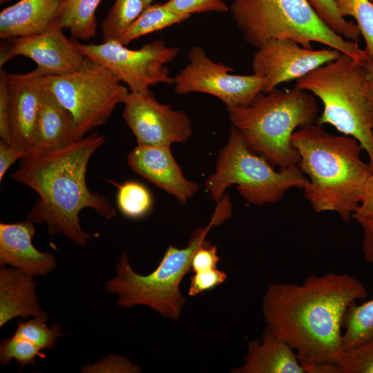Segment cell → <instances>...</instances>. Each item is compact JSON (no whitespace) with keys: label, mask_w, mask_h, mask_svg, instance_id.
<instances>
[{"label":"cell","mask_w":373,"mask_h":373,"mask_svg":"<svg viewBox=\"0 0 373 373\" xmlns=\"http://www.w3.org/2000/svg\"><path fill=\"white\" fill-rule=\"evenodd\" d=\"M140 368L130 360L119 355L111 354L93 364L85 365L80 369L84 373H135Z\"/></svg>","instance_id":"obj_33"},{"label":"cell","mask_w":373,"mask_h":373,"mask_svg":"<svg viewBox=\"0 0 373 373\" xmlns=\"http://www.w3.org/2000/svg\"><path fill=\"white\" fill-rule=\"evenodd\" d=\"M291 142L300 156L298 166L309 178L304 195L314 211L336 212L350 222L372 173L361 158L360 143L330 134L318 123L296 131Z\"/></svg>","instance_id":"obj_3"},{"label":"cell","mask_w":373,"mask_h":373,"mask_svg":"<svg viewBox=\"0 0 373 373\" xmlns=\"http://www.w3.org/2000/svg\"><path fill=\"white\" fill-rule=\"evenodd\" d=\"M47 75L38 68L6 75L12 143L26 155L34 153L36 124Z\"/></svg>","instance_id":"obj_15"},{"label":"cell","mask_w":373,"mask_h":373,"mask_svg":"<svg viewBox=\"0 0 373 373\" xmlns=\"http://www.w3.org/2000/svg\"><path fill=\"white\" fill-rule=\"evenodd\" d=\"M46 321L33 318L18 323L13 337L27 340L42 350L55 347L57 338L62 336L61 328L58 325L48 328Z\"/></svg>","instance_id":"obj_29"},{"label":"cell","mask_w":373,"mask_h":373,"mask_svg":"<svg viewBox=\"0 0 373 373\" xmlns=\"http://www.w3.org/2000/svg\"><path fill=\"white\" fill-rule=\"evenodd\" d=\"M343 347L353 348L373 338V299L358 305L352 302L343 321Z\"/></svg>","instance_id":"obj_24"},{"label":"cell","mask_w":373,"mask_h":373,"mask_svg":"<svg viewBox=\"0 0 373 373\" xmlns=\"http://www.w3.org/2000/svg\"><path fill=\"white\" fill-rule=\"evenodd\" d=\"M189 63L173 78L174 90L186 95L198 92L220 99L227 108L249 104L262 91L263 79L255 74L233 75V68L212 61L200 46L192 47Z\"/></svg>","instance_id":"obj_11"},{"label":"cell","mask_w":373,"mask_h":373,"mask_svg":"<svg viewBox=\"0 0 373 373\" xmlns=\"http://www.w3.org/2000/svg\"><path fill=\"white\" fill-rule=\"evenodd\" d=\"M102 0H62L58 22L75 39L86 41L97 34L96 10Z\"/></svg>","instance_id":"obj_22"},{"label":"cell","mask_w":373,"mask_h":373,"mask_svg":"<svg viewBox=\"0 0 373 373\" xmlns=\"http://www.w3.org/2000/svg\"><path fill=\"white\" fill-rule=\"evenodd\" d=\"M146 7L144 0H115L102 23L103 41H118Z\"/></svg>","instance_id":"obj_25"},{"label":"cell","mask_w":373,"mask_h":373,"mask_svg":"<svg viewBox=\"0 0 373 373\" xmlns=\"http://www.w3.org/2000/svg\"><path fill=\"white\" fill-rule=\"evenodd\" d=\"M227 111L232 126L251 151L271 164L287 168L300 161L293 134L315 123L319 109L314 95L294 87L261 92L249 104Z\"/></svg>","instance_id":"obj_4"},{"label":"cell","mask_w":373,"mask_h":373,"mask_svg":"<svg viewBox=\"0 0 373 373\" xmlns=\"http://www.w3.org/2000/svg\"><path fill=\"white\" fill-rule=\"evenodd\" d=\"M220 224L212 215L209 223L197 229L187 246L178 249L169 245L159 265L151 273L140 275L131 267L126 254H123L115 267L116 276L105 284V290L117 295V304L126 308L143 305L162 316L178 320L186 302L180 285L184 276L191 270L195 251L207 240L211 227Z\"/></svg>","instance_id":"obj_7"},{"label":"cell","mask_w":373,"mask_h":373,"mask_svg":"<svg viewBox=\"0 0 373 373\" xmlns=\"http://www.w3.org/2000/svg\"><path fill=\"white\" fill-rule=\"evenodd\" d=\"M104 142V135L94 132L65 148L22 157L11 178L39 196L26 218L46 224L51 235L61 233L86 246L93 235L82 229L80 211L92 209L106 219L116 214L111 202L86 184L88 162Z\"/></svg>","instance_id":"obj_2"},{"label":"cell","mask_w":373,"mask_h":373,"mask_svg":"<svg viewBox=\"0 0 373 373\" xmlns=\"http://www.w3.org/2000/svg\"><path fill=\"white\" fill-rule=\"evenodd\" d=\"M295 87L312 93L322 102L318 124L332 125L360 143L373 173V102L363 63L341 53L297 79Z\"/></svg>","instance_id":"obj_5"},{"label":"cell","mask_w":373,"mask_h":373,"mask_svg":"<svg viewBox=\"0 0 373 373\" xmlns=\"http://www.w3.org/2000/svg\"><path fill=\"white\" fill-rule=\"evenodd\" d=\"M75 43L86 58L110 70L131 92L145 93L151 86L174 83L164 65L178 56L179 48L168 46L162 41L147 43L138 50L129 49L117 41L100 44Z\"/></svg>","instance_id":"obj_10"},{"label":"cell","mask_w":373,"mask_h":373,"mask_svg":"<svg viewBox=\"0 0 373 373\" xmlns=\"http://www.w3.org/2000/svg\"><path fill=\"white\" fill-rule=\"evenodd\" d=\"M117 204L126 217L139 219L146 216L152 207V196L149 189L136 181L117 185Z\"/></svg>","instance_id":"obj_26"},{"label":"cell","mask_w":373,"mask_h":373,"mask_svg":"<svg viewBox=\"0 0 373 373\" xmlns=\"http://www.w3.org/2000/svg\"><path fill=\"white\" fill-rule=\"evenodd\" d=\"M110 70L86 57L77 70L62 75H47L46 84L71 114L77 140L104 124L128 91Z\"/></svg>","instance_id":"obj_9"},{"label":"cell","mask_w":373,"mask_h":373,"mask_svg":"<svg viewBox=\"0 0 373 373\" xmlns=\"http://www.w3.org/2000/svg\"><path fill=\"white\" fill-rule=\"evenodd\" d=\"M34 277L15 268H0V327L16 317L47 321L38 302Z\"/></svg>","instance_id":"obj_19"},{"label":"cell","mask_w":373,"mask_h":373,"mask_svg":"<svg viewBox=\"0 0 373 373\" xmlns=\"http://www.w3.org/2000/svg\"><path fill=\"white\" fill-rule=\"evenodd\" d=\"M363 63L366 70L367 82L370 98L373 102V63L368 61H364Z\"/></svg>","instance_id":"obj_41"},{"label":"cell","mask_w":373,"mask_h":373,"mask_svg":"<svg viewBox=\"0 0 373 373\" xmlns=\"http://www.w3.org/2000/svg\"><path fill=\"white\" fill-rule=\"evenodd\" d=\"M41 349L32 343L15 337L8 338L0 345V361L2 365L15 359L21 367L35 364L37 357L45 358Z\"/></svg>","instance_id":"obj_30"},{"label":"cell","mask_w":373,"mask_h":373,"mask_svg":"<svg viewBox=\"0 0 373 373\" xmlns=\"http://www.w3.org/2000/svg\"><path fill=\"white\" fill-rule=\"evenodd\" d=\"M8 0H0V3L2 4V3H6V1H8Z\"/></svg>","instance_id":"obj_43"},{"label":"cell","mask_w":373,"mask_h":373,"mask_svg":"<svg viewBox=\"0 0 373 373\" xmlns=\"http://www.w3.org/2000/svg\"><path fill=\"white\" fill-rule=\"evenodd\" d=\"M128 164L135 173L173 195L181 204H186L198 190V184L184 177L171 146L137 144L128 154Z\"/></svg>","instance_id":"obj_16"},{"label":"cell","mask_w":373,"mask_h":373,"mask_svg":"<svg viewBox=\"0 0 373 373\" xmlns=\"http://www.w3.org/2000/svg\"><path fill=\"white\" fill-rule=\"evenodd\" d=\"M227 278L224 271L216 268L194 272L191 278L188 294L197 296L222 284Z\"/></svg>","instance_id":"obj_34"},{"label":"cell","mask_w":373,"mask_h":373,"mask_svg":"<svg viewBox=\"0 0 373 373\" xmlns=\"http://www.w3.org/2000/svg\"><path fill=\"white\" fill-rule=\"evenodd\" d=\"M341 54L332 48L313 49L289 39H274L257 48L251 66L254 73L263 79L262 92L267 93L280 84L304 77Z\"/></svg>","instance_id":"obj_13"},{"label":"cell","mask_w":373,"mask_h":373,"mask_svg":"<svg viewBox=\"0 0 373 373\" xmlns=\"http://www.w3.org/2000/svg\"><path fill=\"white\" fill-rule=\"evenodd\" d=\"M361 226L363 233L362 252L365 261L373 264V214L352 216Z\"/></svg>","instance_id":"obj_37"},{"label":"cell","mask_w":373,"mask_h":373,"mask_svg":"<svg viewBox=\"0 0 373 373\" xmlns=\"http://www.w3.org/2000/svg\"><path fill=\"white\" fill-rule=\"evenodd\" d=\"M336 363L342 373H373V338L343 350Z\"/></svg>","instance_id":"obj_31"},{"label":"cell","mask_w":373,"mask_h":373,"mask_svg":"<svg viewBox=\"0 0 373 373\" xmlns=\"http://www.w3.org/2000/svg\"><path fill=\"white\" fill-rule=\"evenodd\" d=\"M189 17L173 12L164 3H151L144 8L117 41L126 46L135 39L184 21Z\"/></svg>","instance_id":"obj_23"},{"label":"cell","mask_w":373,"mask_h":373,"mask_svg":"<svg viewBox=\"0 0 373 373\" xmlns=\"http://www.w3.org/2000/svg\"><path fill=\"white\" fill-rule=\"evenodd\" d=\"M372 132H373V124H372Z\"/></svg>","instance_id":"obj_45"},{"label":"cell","mask_w":373,"mask_h":373,"mask_svg":"<svg viewBox=\"0 0 373 373\" xmlns=\"http://www.w3.org/2000/svg\"><path fill=\"white\" fill-rule=\"evenodd\" d=\"M62 0H20L0 12V37H28L59 26Z\"/></svg>","instance_id":"obj_18"},{"label":"cell","mask_w":373,"mask_h":373,"mask_svg":"<svg viewBox=\"0 0 373 373\" xmlns=\"http://www.w3.org/2000/svg\"><path fill=\"white\" fill-rule=\"evenodd\" d=\"M305 373H342L337 363H319L303 365Z\"/></svg>","instance_id":"obj_40"},{"label":"cell","mask_w":373,"mask_h":373,"mask_svg":"<svg viewBox=\"0 0 373 373\" xmlns=\"http://www.w3.org/2000/svg\"><path fill=\"white\" fill-rule=\"evenodd\" d=\"M219 260L220 257L217 254V247L206 241L193 254L191 270L194 273L216 268Z\"/></svg>","instance_id":"obj_36"},{"label":"cell","mask_w":373,"mask_h":373,"mask_svg":"<svg viewBox=\"0 0 373 373\" xmlns=\"http://www.w3.org/2000/svg\"><path fill=\"white\" fill-rule=\"evenodd\" d=\"M164 4L173 12L189 16L207 12H225L229 10L223 0H169Z\"/></svg>","instance_id":"obj_32"},{"label":"cell","mask_w":373,"mask_h":373,"mask_svg":"<svg viewBox=\"0 0 373 373\" xmlns=\"http://www.w3.org/2000/svg\"><path fill=\"white\" fill-rule=\"evenodd\" d=\"M341 16L354 18L363 36L367 61L373 63V4L370 0H335Z\"/></svg>","instance_id":"obj_27"},{"label":"cell","mask_w":373,"mask_h":373,"mask_svg":"<svg viewBox=\"0 0 373 373\" xmlns=\"http://www.w3.org/2000/svg\"><path fill=\"white\" fill-rule=\"evenodd\" d=\"M76 141L71 114L46 84L36 124L33 154L61 149Z\"/></svg>","instance_id":"obj_21"},{"label":"cell","mask_w":373,"mask_h":373,"mask_svg":"<svg viewBox=\"0 0 373 373\" xmlns=\"http://www.w3.org/2000/svg\"><path fill=\"white\" fill-rule=\"evenodd\" d=\"M370 214H373V173L370 175L366 182L362 200L352 216Z\"/></svg>","instance_id":"obj_39"},{"label":"cell","mask_w":373,"mask_h":373,"mask_svg":"<svg viewBox=\"0 0 373 373\" xmlns=\"http://www.w3.org/2000/svg\"><path fill=\"white\" fill-rule=\"evenodd\" d=\"M309 179L298 165L276 171L262 156L251 151L231 126L227 142L220 150L215 171L205 181L212 200L219 202L232 185L249 203L278 202L291 189H304Z\"/></svg>","instance_id":"obj_8"},{"label":"cell","mask_w":373,"mask_h":373,"mask_svg":"<svg viewBox=\"0 0 373 373\" xmlns=\"http://www.w3.org/2000/svg\"><path fill=\"white\" fill-rule=\"evenodd\" d=\"M60 26L45 32L7 39L1 45L0 66L10 59L23 56L33 60L37 68L48 75H62L78 70L86 57L75 41L68 39Z\"/></svg>","instance_id":"obj_14"},{"label":"cell","mask_w":373,"mask_h":373,"mask_svg":"<svg viewBox=\"0 0 373 373\" xmlns=\"http://www.w3.org/2000/svg\"><path fill=\"white\" fill-rule=\"evenodd\" d=\"M123 104V119L139 145L171 146L192 135L189 116L159 102L150 90L130 91Z\"/></svg>","instance_id":"obj_12"},{"label":"cell","mask_w":373,"mask_h":373,"mask_svg":"<svg viewBox=\"0 0 373 373\" xmlns=\"http://www.w3.org/2000/svg\"><path fill=\"white\" fill-rule=\"evenodd\" d=\"M154 0H144V3L146 5V6L151 4V3Z\"/></svg>","instance_id":"obj_42"},{"label":"cell","mask_w":373,"mask_h":373,"mask_svg":"<svg viewBox=\"0 0 373 373\" xmlns=\"http://www.w3.org/2000/svg\"><path fill=\"white\" fill-rule=\"evenodd\" d=\"M370 1L372 2V3L373 4V0H370Z\"/></svg>","instance_id":"obj_44"},{"label":"cell","mask_w":373,"mask_h":373,"mask_svg":"<svg viewBox=\"0 0 373 373\" xmlns=\"http://www.w3.org/2000/svg\"><path fill=\"white\" fill-rule=\"evenodd\" d=\"M26 155L12 143L0 141V180L8 169L19 159Z\"/></svg>","instance_id":"obj_38"},{"label":"cell","mask_w":373,"mask_h":373,"mask_svg":"<svg viewBox=\"0 0 373 373\" xmlns=\"http://www.w3.org/2000/svg\"><path fill=\"white\" fill-rule=\"evenodd\" d=\"M7 73L0 70V137L1 140L12 143L9 95Z\"/></svg>","instance_id":"obj_35"},{"label":"cell","mask_w":373,"mask_h":373,"mask_svg":"<svg viewBox=\"0 0 373 373\" xmlns=\"http://www.w3.org/2000/svg\"><path fill=\"white\" fill-rule=\"evenodd\" d=\"M244 361L234 372L305 373L295 351L267 327L261 339L249 342Z\"/></svg>","instance_id":"obj_20"},{"label":"cell","mask_w":373,"mask_h":373,"mask_svg":"<svg viewBox=\"0 0 373 373\" xmlns=\"http://www.w3.org/2000/svg\"><path fill=\"white\" fill-rule=\"evenodd\" d=\"M367 294L353 276L328 272L310 276L301 284H271L263 296L262 312L267 327L295 351L303 366L336 363L343 350L345 312Z\"/></svg>","instance_id":"obj_1"},{"label":"cell","mask_w":373,"mask_h":373,"mask_svg":"<svg viewBox=\"0 0 373 373\" xmlns=\"http://www.w3.org/2000/svg\"><path fill=\"white\" fill-rule=\"evenodd\" d=\"M230 10L245 41L258 48L274 39H289L303 47L322 44L359 61L367 55L358 42L333 32L307 0H233Z\"/></svg>","instance_id":"obj_6"},{"label":"cell","mask_w":373,"mask_h":373,"mask_svg":"<svg viewBox=\"0 0 373 373\" xmlns=\"http://www.w3.org/2000/svg\"><path fill=\"white\" fill-rule=\"evenodd\" d=\"M321 21L343 38L358 42L361 35L356 23L347 21L339 13L335 0H307Z\"/></svg>","instance_id":"obj_28"},{"label":"cell","mask_w":373,"mask_h":373,"mask_svg":"<svg viewBox=\"0 0 373 373\" xmlns=\"http://www.w3.org/2000/svg\"><path fill=\"white\" fill-rule=\"evenodd\" d=\"M34 222L26 219L0 223V265H10L32 277L45 276L57 266L53 254L39 251L32 244Z\"/></svg>","instance_id":"obj_17"}]
</instances>
